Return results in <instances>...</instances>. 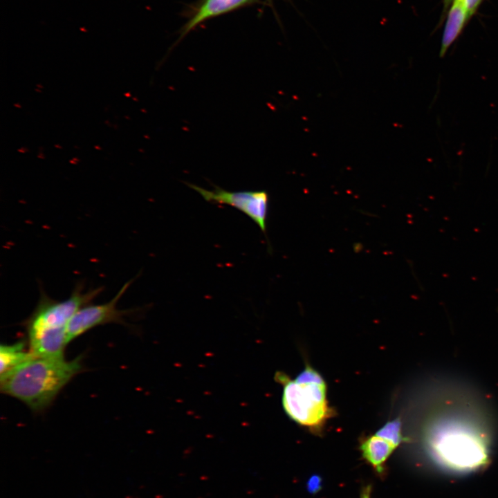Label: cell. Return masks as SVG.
Instances as JSON below:
<instances>
[{
	"instance_id": "8992f818",
	"label": "cell",
	"mask_w": 498,
	"mask_h": 498,
	"mask_svg": "<svg viewBox=\"0 0 498 498\" xmlns=\"http://www.w3.org/2000/svg\"><path fill=\"white\" fill-rule=\"evenodd\" d=\"M133 281L131 279L126 282L108 302L100 304L90 303L79 309L67 327L68 343L95 326L108 323L125 324L124 318L130 311L120 310L117 308V304Z\"/></svg>"
},
{
	"instance_id": "ba28073f",
	"label": "cell",
	"mask_w": 498,
	"mask_h": 498,
	"mask_svg": "<svg viewBox=\"0 0 498 498\" xmlns=\"http://www.w3.org/2000/svg\"><path fill=\"white\" fill-rule=\"evenodd\" d=\"M468 20L461 0H454L443 33L439 54L441 57H444L448 49L459 37Z\"/></svg>"
},
{
	"instance_id": "6da1fadb",
	"label": "cell",
	"mask_w": 498,
	"mask_h": 498,
	"mask_svg": "<svg viewBox=\"0 0 498 498\" xmlns=\"http://www.w3.org/2000/svg\"><path fill=\"white\" fill-rule=\"evenodd\" d=\"M82 369V358L33 356L1 375V391L41 412L54 401L62 389Z\"/></svg>"
},
{
	"instance_id": "4fadbf2b",
	"label": "cell",
	"mask_w": 498,
	"mask_h": 498,
	"mask_svg": "<svg viewBox=\"0 0 498 498\" xmlns=\"http://www.w3.org/2000/svg\"><path fill=\"white\" fill-rule=\"evenodd\" d=\"M321 488V478L317 475L312 476L307 483L308 490L314 493L317 492Z\"/></svg>"
},
{
	"instance_id": "3957f363",
	"label": "cell",
	"mask_w": 498,
	"mask_h": 498,
	"mask_svg": "<svg viewBox=\"0 0 498 498\" xmlns=\"http://www.w3.org/2000/svg\"><path fill=\"white\" fill-rule=\"evenodd\" d=\"M276 380L283 387L282 406L293 421L315 434L322 432L333 410L327 400V386L322 376L310 365L293 380L277 372Z\"/></svg>"
},
{
	"instance_id": "9c48e42d",
	"label": "cell",
	"mask_w": 498,
	"mask_h": 498,
	"mask_svg": "<svg viewBox=\"0 0 498 498\" xmlns=\"http://www.w3.org/2000/svg\"><path fill=\"white\" fill-rule=\"evenodd\" d=\"M248 1L249 0H206L195 15L187 23L183 34L187 33L203 20L233 10Z\"/></svg>"
},
{
	"instance_id": "30bf717a",
	"label": "cell",
	"mask_w": 498,
	"mask_h": 498,
	"mask_svg": "<svg viewBox=\"0 0 498 498\" xmlns=\"http://www.w3.org/2000/svg\"><path fill=\"white\" fill-rule=\"evenodd\" d=\"M35 356L26 350L24 341L0 347V374L2 375Z\"/></svg>"
},
{
	"instance_id": "8fae6325",
	"label": "cell",
	"mask_w": 498,
	"mask_h": 498,
	"mask_svg": "<svg viewBox=\"0 0 498 498\" xmlns=\"http://www.w3.org/2000/svg\"><path fill=\"white\" fill-rule=\"evenodd\" d=\"M401 427V421L399 418H396L387 421L376 433L387 439L398 447L405 439L403 436Z\"/></svg>"
},
{
	"instance_id": "52a82bcc",
	"label": "cell",
	"mask_w": 498,
	"mask_h": 498,
	"mask_svg": "<svg viewBox=\"0 0 498 498\" xmlns=\"http://www.w3.org/2000/svg\"><path fill=\"white\" fill-rule=\"evenodd\" d=\"M360 448L364 458L380 472L385 462L397 447L376 432L362 439Z\"/></svg>"
},
{
	"instance_id": "7c38bea8",
	"label": "cell",
	"mask_w": 498,
	"mask_h": 498,
	"mask_svg": "<svg viewBox=\"0 0 498 498\" xmlns=\"http://www.w3.org/2000/svg\"><path fill=\"white\" fill-rule=\"evenodd\" d=\"M483 0H461L465 10L468 19H469L477 10Z\"/></svg>"
},
{
	"instance_id": "5bb4252c",
	"label": "cell",
	"mask_w": 498,
	"mask_h": 498,
	"mask_svg": "<svg viewBox=\"0 0 498 498\" xmlns=\"http://www.w3.org/2000/svg\"><path fill=\"white\" fill-rule=\"evenodd\" d=\"M452 1V0H444L445 6L447 7L449 6Z\"/></svg>"
},
{
	"instance_id": "7a4b0ae2",
	"label": "cell",
	"mask_w": 498,
	"mask_h": 498,
	"mask_svg": "<svg viewBox=\"0 0 498 498\" xmlns=\"http://www.w3.org/2000/svg\"><path fill=\"white\" fill-rule=\"evenodd\" d=\"M102 290L98 287L84 290L77 284L71 295L62 301L41 292L38 304L25 320L29 351L35 356L62 357L67 340V327L75 314L90 304Z\"/></svg>"
},
{
	"instance_id": "5b68a950",
	"label": "cell",
	"mask_w": 498,
	"mask_h": 498,
	"mask_svg": "<svg viewBox=\"0 0 498 498\" xmlns=\"http://www.w3.org/2000/svg\"><path fill=\"white\" fill-rule=\"evenodd\" d=\"M186 185L208 202L228 205L241 211L250 218L267 236L269 196L266 191L231 192L214 185L213 190H209L190 183H186Z\"/></svg>"
},
{
	"instance_id": "277c9868",
	"label": "cell",
	"mask_w": 498,
	"mask_h": 498,
	"mask_svg": "<svg viewBox=\"0 0 498 498\" xmlns=\"http://www.w3.org/2000/svg\"><path fill=\"white\" fill-rule=\"evenodd\" d=\"M433 454L445 466L460 471L474 470L485 463L486 448L481 438L459 430L445 431L430 440Z\"/></svg>"
}]
</instances>
